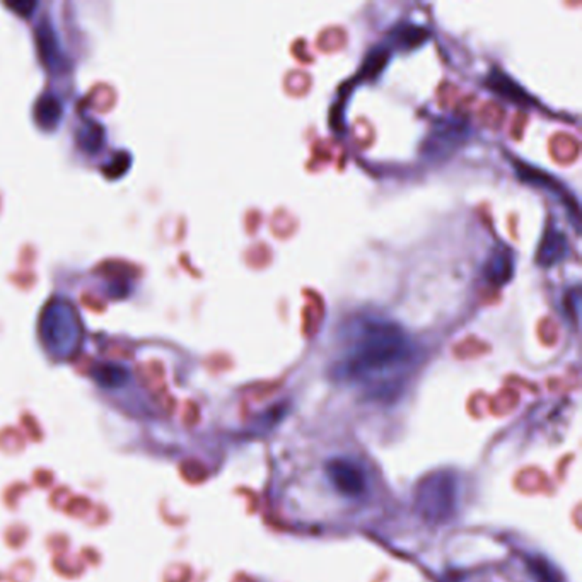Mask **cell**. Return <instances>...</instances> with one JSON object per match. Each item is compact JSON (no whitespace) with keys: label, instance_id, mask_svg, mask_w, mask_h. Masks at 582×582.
Listing matches in <instances>:
<instances>
[{"label":"cell","instance_id":"1","mask_svg":"<svg viewBox=\"0 0 582 582\" xmlns=\"http://www.w3.org/2000/svg\"><path fill=\"white\" fill-rule=\"evenodd\" d=\"M340 376L356 383H376L410 364L415 345L407 330L385 316H359L347 326Z\"/></svg>","mask_w":582,"mask_h":582},{"label":"cell","instance_id":"2","mask_svg":"<svg viewBox=\"0 0 582 582\" xmlns=\"http://www.w3.org/2000/svg\"><path fill=\"white\" fill-rule=\"evenodd\" d=\"M458 486L456 477L449 471H436L417 486V509L427 523L446 521L456 508Z\"/></svg>","mask_w":582,"mask_h":582},{"label":"cell","instance_id":"3","mask_svg":"<svg viewBox=\"0 0 582 582\" xmlns=\"http://www.w3.org/2000/svg\"><path fill=\"white\" fill-rule=\"evenodd\" d=\"M326 475L343 495L357 497L364 494L365 475L363 468L347 458H335L326 464Z\"/></svg>","mask_w":582,"mask_h":582},{"label":"cell","instance_id":"4","mask_svg":"<svg viewBox=\"0 0 582 582\" xmlns=\"http://www.w3.org/2000/svg\"><path fill=\"white\" fill-rule=\"evenodd\" d=\"M567 251H569V243L565 234L558 231L557 227H548L541 238V243L538 246L536 262L541 267H552L565 258Z\"/></svg>","mask_w":582,"mask_h":582},{"label":"cell","instance_id":"5","mask_svg":"<svg viewBox=\"0 0 582 582\" xmlns=\"http://www.w3.org/2000/svg\"><path fill=\"white\" fill-rule=\"evenodd\" d=\"M512 275V260L504 249H497L486 262V277L495 284H506Z\"/></svg>","mask_w":582,"mask_h":582},{"label":"cell","instance_id":"6","mask_svg":"<svg viewBox=\"0 0 582 582\" xmlns=\"http://www.w3.org/2000/svg\"><path fill=\"white\" fill-rule=\"evenodd\" d=\"M60 115H62V106L53 97H42L40 103L36 104V119L45 128H51L55 123L58 122Z\"/></svg>","mask_w":582,"mask_h":582},{"label":"cell","instance_id":"7","mask_svg":"<svg viewBox=\"0 0 582 582\" xmlns=\"http://www.w3.org/2000/svg\"><path fill=\"white\" fill-rule=\"evenodd\" d=\"M488 84H490L495 91L506 95V96L510 97V99H516V101H525V99H526V95L521 91V88H519L516 82H512L509 77H506L502 73H490V77H488Z\"/></svg>","mask_w":582,"mask_h":582},{"label":"cell","instance_id":"8","mask_svg":"<svg viewBox=\"0 0 582 582\" xmlns=\"http://www.w3.org/2000/svg\"><path fill=\"white\" fill-rule=\"evenodd\" d=\"M389 51L385 47H376L371 50L365 57L364 65H363V73L367 77H374L376 73H381V69L385 67L387 60H388Z\"/></svg>","mask_w":582,"mask_h":582}]
</instances>
